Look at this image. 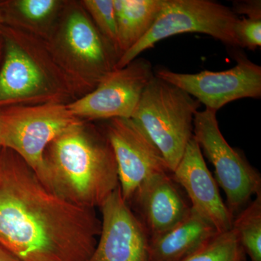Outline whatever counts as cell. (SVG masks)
I'll return each mask as SVG.
<instances>
[{"mask_svg": "<svg viewBox=\"0 0 261 261\" xmlns=\"http://www.w3.org/2000/svg\"><path fill=\"white\" fill-rule=\"evenodd\" d=\"M101 221L53 193L18 154L0 149V246L20 261H87Z\"/></svg>", "mask_w": 261, "mask_h": 261, "instance_id": "1", "label": "cell"}, {"mask_svg": "<svg viewBox=\"0 0 261 261\" xmlns=\"http://www.w3.org/2000/svg\"><path fill=\"white\" fill-rule=\"evenodd\" d=\"M40 180L73 205L100 207L119 187L116 159L104 129L82 121L56 137L44 152Z\"/></svg>", "mask_w": 261, "mask_h": 261, "instance_id": "2", "label": "cell"}, {"mask_svg": "<svg viewBox=\"0 0 261 261\" xmlns=\"http://www.w3.org/2000/svg\"><path fill=\"white\" fill-rule=\"evenodd\" d=\"M3 32L5 58L0 69V108L67 104L75 98L45 39L18 29H5Z\"/></svg>", "mask_w": 261, "mask_h": 261, "instance_id": "3", "label": "cell"}, {"mask_svg": "<svg viewBox=\"0 0 261 261\" xmlns=\"http://www.w3.org/2000/svg\"><path fill=\"white\" fill-rule=\"evenodd\" d=\"M61 15L45 40L75 97H82L116 68L120 56L82 5L64 6Z\"/></svg>", "mask_w": 261, "mask_h": 261, "instance_id": "4", "label": "cell"}, {"mask_svg": "<svg viewBox=\"0 0 261 261\" xmlns=\"http://www.w3.org/2000/svg\"><path fill=\"white\" fill-rule=\"evenodd\" d=\"M200 104L181 89L154 75L132 117L159 149L171 173L193 137L194 118Z\"/></svg>", "mask_w": 261, "mask_h": 261, "instance_id": "5", "label": "cell"}, {"mask_svg": "<svg viewBox=\"0 0 261 261\" xmlns=\"http://www.w3.org/2000/svg\"><path fill=\"white\" fill-rule=\"evenodd\" d=\"M238 15L211 0H164L157 19L149 32L117 62L116 68L129 64L160 41L185 33H200L232 47H239L234 35Z\"/></svg>", "mask_w": 261, "mask_h": 261, "instance_id": "6", "label": "cell"}, {"mask_svg": "<svg viewBox=\"0 0 261 261\" xmlns=\"http://www.w3.org/2000/svg\"><path fill=\"white\" fill-rule=\"evenodd\" d=\"M84 121L65 103L0 108V147L18 154L40 179L48 145L70 127Z\"/></svg>", "mask_w": 261, "mask_h": 261, "instance_id": "7", "label": "cell"}, {"mask_svg": "<svg viewBox=\"0 0 261 261\" xmlns=\"http://www.w3.org/2000/svg\"><path fill=\"white\" fill-rule=\"evenodd\" d=\"M216 113L217 111L208 108L195 113L193 138L202 154L214 166L215 179L224 190L226 205L234 219L252 197L261 192V176L245 156L225 140Z\"/></svg>", "mask_w": 261, "mask_h": 261, "instance_id": "8", "label": "cell"}, {"mask_svg": "<svg viewBox=\"0 0 261 261\" xmlns=\"http://www.w3.org/2000/svg\"><path fill=\"white\" fill-rule=\"evenodd\" d=\"M154 72L150 62L137 58L121 68L108 73L96 88L67 107L81 120L132 118L141 96Z\"/></svg>", "mask_w": 261, "mask_h": 261, "instance_id": "9", "label": "cell"}, {"mask_svg": "<svg viewBox=\"0 0 261 261\" xmlns=\"http://www.w3.org/2000/svg\"><path fill=\"white\" fill-rule=\"evenodd\" d=\"M236 59V65L222 71L181 73L159 68L154 75L181 89L206 108L218 111L237 99L261 97V67L242 55Z\"/></svg>", "mask_w": 261, "mask_h": 261, "instance_id": "10", "label": "cell"}, {"mask_svg": "<svg viewBox=\"0 0 261 261\" xmlns=\"http://www.w3.org/2000/svg\"><path fill=\"white\" fill-rule=\"evenodd\" d=\"M104 132L112 147L120 190L127 204L149 178L171 173L159 149L132 118L108 120Z\"/></svg>", "mask_w": 261, "mask_h": 261, "instance_id": "11", "label": "cell"}, {"mask_svg": "<svg viewBox=\"0 0 261 261\" xmlns=\"http://www.w3.org/2000/svg\"><path fill=\"white\" fill-rule=\"evenodd\" d=\"M101 231L87 261H149V236L120 187L100 206Z\"/></svg>", "mask_w": 261, "mask_h": 261, "instance_id": "12", "label": "cell"}, {"mask_svg": "<svg viewBox=\"0 0 261 261\" xmlns=\"http://www.w3.org/2000/svg\"><path fill=\"white\" fill-rule=\"evenodd\" d=\"M172 177L185 191L192 210L214 225L219 233L231 229L232 216L206 165L200 146L193 137L173 171Z\"/></svg>", "mask_w": 261, "mask_h": 261, "instance_id": "13", "label": "cell"}, {"mask_svg": "<svg viewBox=\"0 0 261 261\" xmlns=\"http://www.w3.org/2000/svg\"><path fill=\"white\" fill-rule=\"evenodd\" d=\"M174 181L172 173L155 175L138 189L128 205L137 215L149 238L171 229L186 219L192 207L186 194Z\"/></svg>", "mask_w": 261, "mask_h": 261, "instance_id": "14", "label": "cell"}, {"mask_svg": "<svg viewBox=\"0 0 261 261\" xmlns=\"http://www.w3.org/2000/svg\"><path fill=\"white\" fill-rule=\"evenodd\" d=\"M214 225L192 210L186 219L166 232L149 238V261H181L219 233Z\"/></svg>", "mask_w": 261, "mask_h": 261, "instance_id": "15", "label": "cell"}, {"mask_svg": "<svg viewBox=\"0 0 261 261\" xmlns=\"http://www.w3.org/2000/svg\"><path fill=\"white\" fill-rule=\"evenodd\" d=\"M163 2L164 0H113L120 56L149 32L161 12Z\"/></svg>", "mask_w": 261, "mask_h": 261, "instance_id": "16", "label": "cell"}, {"mask_svg": "<svg viewBox=\"0 0 261 261\" xmlns=\"http://www.w3.org/2000/svg\"><path fill=\"white\" fill-rule=\"evenodd\" d=\"M59 0H17L12 2L15 29L47 39L64 8ZM14 28V27H13Z\"/></svg>", "mask_w": 261, "mask_h": 261, "instance_id": "17", "label": "cell"}, {"mask_svg": "<svg viewBox=\"0 0 261 261\" xmlns=\"http://www.w3.org/2000/svg\"><path fill=\"white\" fill-rule=\"evenodd\" d=\"M232 228L249 261H261V192L233 219Z\"/></svg>", "mask_w": 261, "mask_h": 261, "instance_id": "18", "label": "cell"}, {"mask_svg": "<svg viewBox=\"0 0 261 261\" xmlns=\"http://www.w3.org/2000/svg\"><path fill=\"white\" fill-rule=\"evenodd\" d=\"M181 261H247L234 230L218 233L205 246Z\"/></svg>", "mask_w": 261, "mask_h": 261, "instance_id": "19", "label": "cell"}, {"mask_svg": "<svg viewBox=\"0 0 261 261\" xmlns=\"http://www.w3.org/2000/svg\"><path fill=\"white\" fill-rule=\"evenodd\" d=\"M82 5L99 32L121 57L117 41V22L113 0H84Z\"/></svg>", "mask_w": 261, "mask_h": 261, "instance_id": "20", "label": "cell"}, {"mask_svg": "<svg viewBox=\"0 0 261 261\" xmlns=\"http://www.w3.org/2000/svg\"><path fill=\"white\" fill-rule=\"evenodd\" d=\"M233 31L239 47L255 50L260 47L261 19L239 18Z\"/></svg>", "mask_w": 261, "mask_h": 261, "instance_id": "21", "label": "cell"}, {"mask_svg": "<svg viewBox=\"0 0 261 261\" xmlns=\"http://www.w3.org/2000/svg\"><path fill=\"white\" fill-rule=\"evenodd\" d=\"M233 13L247 15V18L261 19V2L260 0L235 1L233 3Z\"/></svg>", "mask_w": 261, "mask_h": 261, "instance_id": "22", "label": "cell"}, {"mask_svg": "<svg viewBox=\"0 0 261 261\" xmlns=\"http://www.w3.org/2000/svg\"><path fill=\"white\" fill-rule=\"evenodd\" d=\"M0 261H20L10 252L0 246Z\"/></svg>", "mask_w": 261, "mask_h": 261, "instance_id": "23", "label": "cell"}, {"mask_svg": "<svg viewBox=\"0 0 261 261\" xmlns=\"http://www.w3.org/2000/svg\"><path fill=\"white\" fill-rule=\"evenodd\" d=\"M5 22V18L3 17V14H2L1 10H0V29H1L2 27H3V23Z\"/></svg>", "mask_w": 261, "mask_h": 261, "instance_id": "24", "label": "cell"}, {"mask_svg": "<svg viewBox=\"0 0 261 261\" xmlns=\"http://www.w3.org/2000/svg\"><path fill=\"white\" fill-rule=\"evenodd\" d=\"M0 149H1V147H0Z\"/></svg>", "mask_w": 261, "mask_h": 261, "instance_id": "25", "label": "cell"}]
</instances>
